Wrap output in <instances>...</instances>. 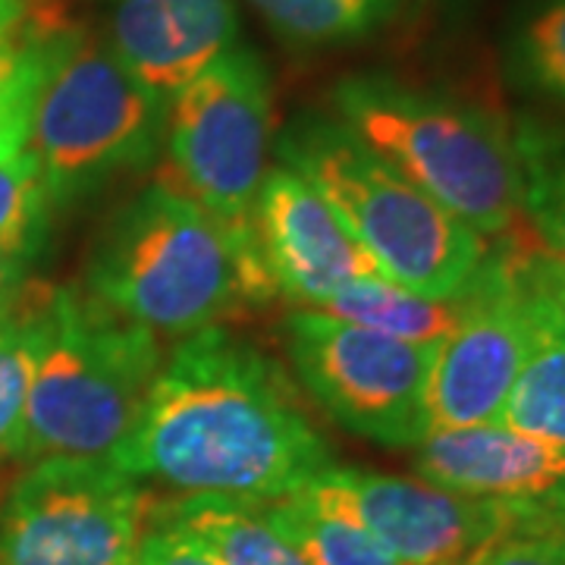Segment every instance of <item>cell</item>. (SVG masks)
Segmentation results:
<instances>
[{
    "label": "cell",
    "instance_id": "1",
    "mask_svg": "<svg viewBox=\"0 0 565 565\" xmlns=\"http://www.w3.org/2000/svg\"><path fill=\"white\" fill-rule=\"evenodd\" d=\"M114 465L182 497L277 503L333 465L292 381L258 345L207 327L163 355Z\"/></svg>",
    "mask_w": 565,
    "mask_h": 565
},
{
    "label": "cell",
    "instance_id": "2",
    "mask_svg": "<svg viewBox=\"0 0 565 565\" xmlns=\"http://www.w3.org/2000/svg\"><path fill=\"white\" fill-rule=\"evenodd\" d=\"M85 292L158 337L221 327L277 296L258 252L239 245L173 180H154L104 223Z\"/></svg>",
    "mask_w": 565,
    "mask_h": 565
},
{
    "label": "cell",
    "instance_id": "3",
    "mask_svg": "<svg viewBox=\"0 0 565 565\" xmlns=\"http://www.w3.org/2000/svg\"><path fill=\"white\" fill-rule=\"evenodd\" d=\"M282 167L333 207L384 280L418 296H456L487 258V239L367 148L337 117L305 114L277 139Z\"/></svg>",
    "mask_w": 565,
    "mask_h": 565
},
{
    "label": "cell",
    "instance_id": "4",
    "mask_svg": "<svg viewBox=\"0 0 565 565\" xmlns=\"http://www.w3.org/2000/svg\"><path fill=\"white\" fill-rule=\"evenodd\" d=\"M163 364L161 337L76 286H47L17 459H102L129 437Z\"/></svg>",
    "mask_w": 565,
    "mask_h": 565
},
{
    "label": "cell",
    "instance_id": "5",
    "mask_svg": "<svg viewBox=\"0 0 565 565\" xmlns=\"http://www.w3.org/2000/svg\"><path fill=\"white\" fill-rule=\"evenodd\" d=\"M333 110L345 129L484 239L505 236L525 217V148L497 114L384 76L340 82Z\"/></svg>",
    "mask_w": 565,
    "mask_h": 565
},
{
    "label": "cell",
    "instance_id": "6",
    "mask_svg": "<svg viewBox=\"0 0 565 565\" xmlns=\"http://www.w3.org/2000/svg\"><path fill=\"white\" fill-rule=\"evenodd\" d=\"M167 114L170 102L141 85L104 35L76 22L57 32L25 145L54 207L154 161Z\"/></svg>",
    "mask_w": 565,
    "mask_h": 565
},
{
    "label": "cell",
    "instance_id": "7",
    "mask_svg": "<svg viewBox=\"0 0 565 565\" xmlns=\"http://www.w3.org/2000/svg\"><path fill=\"white\" fill-rule=\"evenodd\" d=\"M270 129L274 95L262 57L230 47L173 95L163 136L170 180L258 255L255 204L270 170Z\"/></svg>",
    "mask_w": 565,
    "mask_h": 565
},
{
    "label": "cell",
    "instance_id": "8",
    "mask_svg": "<svg viewBox=\"0 0 565 565\" xmlns=\"http://www.w3.org/2000/svg\"><path fill=\"white\" fill-rule=\"evenodd\" d=\"M286 352L311 399L349 434L393 449H415L427 427L430 345L403 343L318 308H296Z\"/></svg>",
    "mask_w": 565,
    "mask_h": 565
},
{
    "label": "cell",
    "instance_id": "9",
    "mask_svg": "<svg viewBox=\"0 0 565 565\" xmlns=\"http://www.w3.org/2000/svg\"><path fill=\"white\" fill-rule=\"evenodd\" d=\"M151 497L110 456L39 459L0 509V565H136Z\"/></svg>",
    "mask_w": 565,
    "mask_h": 565
},
{
    "label": "cell",
    "instance_id": "10",
    "mask_svg": "<svg viewBox=\"0 0 565 565\" xmlns=\"http://www.w3.org/2000/svg\"><path fill=\"white\" fill-rule=\"evenodd\" d=\"M305 493L349 512L399 565H468L505 537L527 534L519 509L424 478L330 465Z\"/></svg>",
    "mask_w": 565,
    "mask_h": 565
},
{
    "label": "cell",
    "instance_id": "11",
    "mask_svg": "<svg viewBox=\"0 0 565 565\" xmlns=\"http://www.w3.org/2000/svg\"><path fill=\"white\" fill-rule=\"evenodd\" d=\"M525 355V299L500 245L468 280L462 321L434 349L427 374L430 434L500 422Z\"/></svg>",
    "mask_w": 565,
    "mask_h": 565
},
{
    "label": "cell",
    "instance_id": "12",
    "mask_svg": "<svg viewBox=\"0 0 565 565\" xmlns=\"http://www.w3.org/2000/svg\"><path fill=\"white\" fill-rule=\"evenodd\" d=\"M415 468L430 484L519 509L527 534H565V446L500 424L434 430L415 446Z\"/></svg>",
    "mask_w": 565,
    "mask_h": 565
},
{
    "label": "cell",
    "instance_id": "13",
    "mask_svg": "<svg viewBox=\"0 0 565 565\" xmlns=\"http://www.w3.org/2000/svg\"><path fill=\"white\" fill-rule=\"evenodd\" d=\"M255 233L277 296L296 308L327 302L362 277H381L333 207L289 167H270L255 204Z\"/></svg>",
    "mask_w": 565,
    "mask_h": 565
},
{
    "label": "cell",
    "instance_id": "14",
    "mask_svg": "<svg viewBox=\"0 0 565 565\" xmlns=\"http://www.w3.org/2000/svg\"><path fill=\"white\" fill-rule=\"evenodd\" d=\"M107 32L122 66L154 95L173 102L226 54L239 32L233 0H104Z\"/></svg>",
    "mask_w": 565,
    "mask_h": 565
},
{
    "label": "cell",
    "instance_id": "15",
    "mask_svg": "<svg viewBox=\"0 0 565 565\" xmlns=\"http://www.w3.org/2000/svg\"><path fill=\"white\" fill-rule=\"evenodd\" d=\"M522 299L527 315V355L497 424L565 446V318L525 286Z\"/></svg>",
    "mask_w": 565,
    "mask_h": 565
},
{
    "label": "cell",
    "instance_id": "16",
    "mask_svg": "<svg viewBox=\"0 0 565 565\" xmlns=\"http://www.w3.org/2000/svg\"><path fill=\"white\" fill-rule=\"evenodd\" d=\"M151 515L189 531L221 565H308L302 553L252 503L180 497L158 509L151 505Z\"/></svg>",
    "mask_w": 565,
    "mask_h": 565
},
{
    "label": "cell",
    "instance_id": "17",
    "mask_svg": "<svg viewBox=\"0 0 565 565\" xmlns=\"http://www.w3.org/2000/svg\"><path fill=\"white\" fill-rule=\"evenodd\" d=\"M66 25L73 22L63 17L57 0H25V17L0 39V161L17 158L29 145L51 44Z\"/></svg>",
    "mask_w": 565,
    "mask_h": 565
},
{
    "label": "cell",
    "instance_id": "18",
    "mask_svg": "<svg viewBox=\"0 0 565 565\" xmlns=\"http://www.w3.org/2000/svg\"><path fill=\"white\" fill-rule=\"evenodd\" d=\"M465 308H468V282L456 296L430 299L384 277H362L343 286L321 311L337 315L343 321L362 323L367 330H377L393 340L434 349L456 330Z\"/></svg>",
    "mask_w": 565,
    "mask_h": 565
},
{
    "label": "cell",
    "instance_id": "19",
    "mask_svg": "<svg viewBox=\"0 0 565 565\" xmlns=\"http://www.w3.org/2000/svg\"><path fill=\"white\" fill-rule=\"evenodd\" d=\"M258 509L308 565H399L349 512L305 490Z\"/></svg>",
    "mask_w": 565,
    "mask_h": 565
},
{
    "label": "cell",
    "instance_id": "20",
    "mask_svg": "<svg viewBox=\"0 0 565 565\" xmlns=\"http://www.w3.org/2000/svg\"><path fill=\"white\" fill-rule=\"evenodd\" d=\"M44 296L47 282L32 280L22 302L0 321V462L17 459L20 452L22 418L39 359Z\"/></svg>",
    "mask_w": 565,
    "mask_h": 565
},
{
    "label": "cell",
    "instance_id": "21",
    "mask_svg": "<svg viewBox=\"0 0 565 565\" xmlns=\"http://www.w3.org/2000/svg\"><path fill=\"white\" fill-rule=\"evenodd\" d=\"M399 0H252L264 22L292 44L362 39L396 13Z\"/></svg>",
    "mask_w": 565,
    "mask_h": 565
},
{
    "label": "cell",
    "instance_id": "22",
    "mask_svg": "<svg viewBox=\"0 0 565 565\" xmlns=\"http://www.w3.org/2000/svg\"><path fill=\"white\" fill-rule=\"evenodd\" d=\"M54 211L39 161L29 151L0 161V252L32 264L47 243Z\"/></svg>",
    "mask_w": 565,
    "mask_h": 565
},
{
    "label": "cell",
    "instance_id": "23",
    "mask_svg": "<svg viewBox=\"0 0 565 565\" xmlns=\"http://www.w3.org/2000/svg\"><path fill=\"white\" fill-rule=\"evenodd\" d=\"M515 76L565 104V0H544L512 39Z\"/></svg>",
    "mask_w": 565,
    "mask_h": 565
},
{
    "label": "cell",
    "instance_id": "24",
    "mask_svg": "<svg viewBox=\"0 0 565 565\" xmlns=\"http://www.w3.org/2000/svg\"><path fill=\"white\" fill-rule=\"evenodd\" d=\"M525 148V217L546 252L565 258V161L544 158L534 145Z\"/></svg>",
    "mask_w": 565,
    "mask_h": 565
},
{
    "label": "cell",
    "instance_id": "25",
    "mask_svg": "<svg viewBox=\"0 0 565 565\" xmlns=\"http://www.w3.org/2000/svg\"><path fill=\"white\" fill-rule=\"evenodd\" d=\"M505 258L512 264L515 280L525 289L537 292L565 318V258L546 252L544 245H531L515 236V230L505 233Z\"/></svg>",
    "mask_w": 565,
    "mask_h": 565
},
{
    "label": "cell",
    "instance_id": "26",
    "mask_svg": "<svg viewBox=\"0 0 565 565\" xmlns=\"http://www.w3.org/2000/svg\"><path fill=\"white\" fill-rule=\"evenodd\" d=\"M136 565H221L204 550L189 531L163 522L158 515H148V525L141 531Z\"/></svg>",
    "mask_w": 565,
    "mask_h": 565
},
{
    "label": "cell",
    "instance_id": "27",
    "mask_svg": "<svg viewBox=\"0 0 565 565\" xmlns=\"http://www.w3.org/2000/svg\"><path fill=\"white\" fill-rule=\"evenodd\" d=\"M468 565H565V534H522L505 537Z\"/></svg>",
    "mask_w": 565,
    "mask_h": 565
},
{
    "label": "cell",
    "instance_id": "28",
    "mask_svg": "<svg viewBox=\"0 0 565 565\" xmlns=\"http://www.w3.org/2000/svg\"><path fill=\"white\" fill-rule=\"evenodd\" d=\"M29 286H32V280H29V262L0 252V321L22 302Z\"/></svg>",
    "mask_w": 565,
    "mask_h": 565
},
{
    "label": "cell",
    "instance_id": "29",
    "mask_svg": "<svg viewBox=\"0 0 565 565\" xmlns=\"http://www.w3.org/2000/svg\"><path fill=\"white\" fill-rule=\"evenodd\" d=\"M25 17V0H0V39Z\"/></svg>",
    "mask_w": 565,
    "mask_h": 565
}]
</instances>
